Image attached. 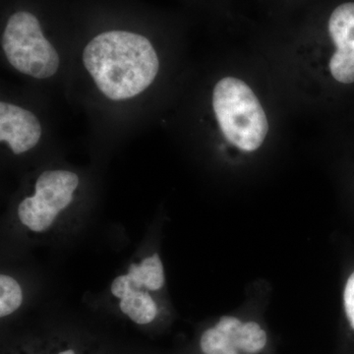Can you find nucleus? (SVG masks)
I'll use <instances>...</instances> for the list:
<instances>
[{
  "label": "nucleus",
  "instance_id": "nucleus-1",
  "mask_svg": "<svg viewBox=\"0 0 354 354\" xmlns=\"http://www.w3.org/2000/svg\"><path fill=\"white\" fill-rule=\"evenodd\" d=\"M83 62L102 94L113 101L141 94L160 66L150 39L127 30L97 34L86 46Z\"/></svg>",
  "mask_w": 354,
  "mask_h": 354
},
{
  "label": "nucleus",
  "instance_id": "nucleus-2",
  "mask_svg": "<svg viewBox=\"0 0 354 354\" xmlns=\"http://www.w3.org/2000/svg\"><path fill=\"white\" fill-rule=\"evenodd\" d=\"M216 120L225 138L244 152H253L267 136V118L253 91L239 79L227 77L213 95Z\"/></svg>",
  "mask_w": 354,
  "mask_h": 354
},
{
  "label": "nucleus",
  "instance_id": "nucleus-3",
  "mask_svg": "<svg viewBox=\"0 0 354 354\" xmlns=\"http://www.w3.org/2000/svg\"><path fill=\"white\" fill-rule=\"evenodd\" d=\"M2 48L14 68L26 75L50 78L59 67L57 51L44 37L39 16L28 9L13 11L7 18Z\"/></svg>",
  "mask_w": 354,
  "mask_h": 354
},
{
  "label": "nucleus",
  "instance_id": "nucleus-4",
  "mask_svg": "<svg viewBox=\"0 0 354 354\" xmlns=\"http://www.w3.org/2000/svg\"><path fill=\"white\" fill-rule=\"evenodd\" d=\"M197 348L199 354H270L271 337L256 319L223 315L200 333Z\"/></svg>",
  "mask_w": 354,
  "mask_h": 354
},
{
  "label": "nucleus",
  "instance_id": "nucleus-5",
  "mask_svg": "<svg viewBox=\"0 0 354 354\" xmlns=\"http://www.w3.org/2000/svg\"><path fill=\"white\" fill-rule=\"evenodd\" d=\"M79 178L68 171H48L39 176L34 196L20 203L18 216L26 227L44 232L55 223L58 214L73 200Z\"/></svg>",
  "mask_w": 354,
  "mask_h": 354
},
{
  "label": "nucleus",
  "instance_id": "nucleus-6",
  "mask_svg": "<svg viewBox=\"0 0 354 354\" xmlns=\"http://www.w3.org/2000/svg\"><path fill=\"white\" fill-rule=\"evenodd\" d=\"M330 38L337 50L330 58V70L337 82L354 83V2L335 9L329 20Z\"/></svg>",
  "mask_w": 354,
  "mask_h": 354
},
{
  "label": "nucleus",
  "instance_id": "nucleus-7",
  "mask_svg": "<svg viewBox=\"0 0 354 354\" xmlns=\"http://www.w3.org/2000/svg\"><path fill=\"white\" fill-rule=\"evenodd\" d=\"M41 123L31 111L1 102L0 141L6 142L16 155L27 152L39 143Z\"/></svg>",
  "mask_w": 354,
  "mask_h": 354
},
{
  "label": "nucleus",
  "instance_id": "nucleus-8",
  "mask_svg": "<svg viewBox=\"0 0 354 354\" xmlns=\"http://www.w3.org/2000/svg\"><path fill=\"white\" fill-rule=\"evenodd\" d=\"M3 354H102L87 342L53 333L21 337L7 346Z\"/></svg>",
  "mask_w": 354,
  "mask_h": 354
},
{
  "label": "nucleus",
  "instance_id": "nucleus-9",
  "mask_svg": "<svg viewBox=\"0 0 354 354\" xmlns=\"http://www.w3.org/2000/svg\"><path fill=\"white\" fill-rule=\"evenodd\" d=\"M164 266L158 254H153L139 264L130 265L128 274L114 279L111 292L120 298L130 290L146 288L148 290H158L164 286Z\"/></svg>",
  "mask_w": 354,
  "mask_h": 354
},
{
  "label": "nucleus",
  "instance_id": "nucleus-10",
  "mask_svg": "<svg viewBox=\"0 0 354 354\" xmlns=\"http://www.w3.org/2000/svg\"><path fill=\"white\" fill-rule=\"evenodd\" d=\"M121 312L139 326L151 325L158 315V305L149 292L130 290L120 299Z\"/></svg>",
  "mask_w": 354,
  "mask_h": 354
},
{
  "label": "nucleus",
  "instance_id": "nucleus-11",
  "mask_svg": "<svg viewBox=\"0 0 354 354\" xmlns=\"http://www.w3.org/2000/svg\"><path fill=\"white\" fill-rule=\"evenodd\" d=\"M23 293L18 281L12 277L1 274L0 277V317L12 315L20 308Z\"/></svg>",
  "mask_w": 354,
  "mask_h": 354
},
{
  "label": "nucleus",
  "instance_id": "nucleus-12",
  "mask_svg": "<svg viewBox=\"0 0 354 354\" xmlns=\"http://www.w3.org/2000/svg\"><path fill=\"white\" fill-rule=\"evenodd\" d=\"M342 304H344V316L349 329L354 334V271L349 274L346 279V286L342 295Z\"/></svg>",
  "mask_w": 354,
  "mask_h": 354
}]
</instances>
